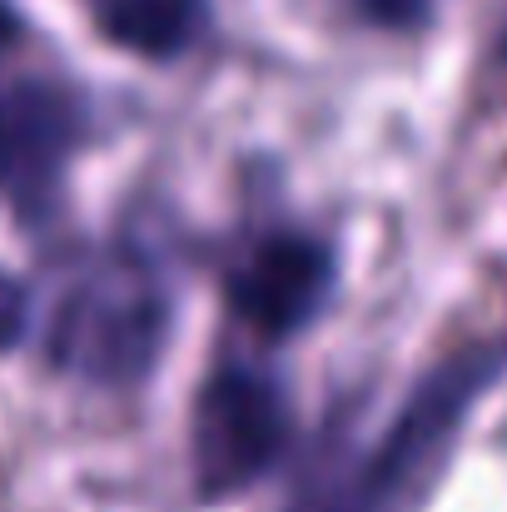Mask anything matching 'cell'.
<instances>
[{
	"label": "cell",
	"instance_id": "1",
	"mask_svg": "<svg viewBox=\"0 0 507 512\" xmlns=\"http://www.w3.org/2000/svg\"><path fill=\"white\" fill-rule=\"evenodd\" d=\"M507 378V339L468 343L423 368L383 418L334 423L284 512H423L473 413Z\"/></svg>",
	"mask_w": 507,
	"mask_h": 512
},
{
	"label": "cell",
	"instance_id": "2",
	"mask_svg": "<svg viewBox=\"0 0 507 512\" xmlns=\"http://www.w3.org/2000/svg\"><path fill=\"white\" fill-rule=\"evenodd\" d=\"M179 299L165 259L140 239H110L75 264L45 319V363L85 388L130 393L160 373Z\"/></svg>",
	"mask_w": 507,
	"mask_h": 512
},
{
	"label": "cell",
	"instance_id": "3",
	"mask_svg": "<svg viewBox=\"0 0 507 512\" xmlns=\"http://www.w3.org/2000/svg\"><path fill=\"white\" fill-rule=\"evenodd\" d=\"M294 398L284 378L244 353L214 358L189 403V473L204 508L259 488L294 448Z\"/></svg>",
	"mask_w": 507,
	"mask_h": 512
},
{
	"label": "cell",
	"instance_id": "4",
	"mask_svg": "<svg viewBox=\"0 0 507 512\" xmlns=\"http://www.w3.org/2000/svg\"><path fill=\"white\" fill-rule=\"evenodd\" d=\"M334 294L338 249L304 224H264L224 264V304L264 348L309 334L329 314Z\"/></svg>",
	"mask_w": 507,
	"mask_h": 512
},
{
	"label": "cell",
	"instance_id": "5",
	"mask_svg": "<svg viewBox=\"0 0 507 512\" xmlns=\"http://www.w3.org/2000/svg\"><path fill=\"white\" fill-rule=\"evenodd\" d=\"M85 140L90 105L70 80L25 75L0 90V199L20 224H40L60 209Z\"/></svg>",
	"mask_w": 507,
	"mask_h": 512
},
{
	"label": "cell",
	"instance_id": "6",
	"mask_svg": "<svg viewBox=\"0 0 507 512\" xmlns=\"http://www.w3.org/2000/svg\"><path fill=\"white\" fill-rule=\"evenodd\" d=\"M85 10L105 45L150 65L184 60L214 25V0H85Z\"/></svg>",
	"mask_w": 507,
	"mask_h": 512
},
{
	"label": "cell",
	"instance_id": "7",
	"mask_svg": "<svg viewBox=\"0 0 507 512\" xmlns=\"http://www.w3.org/2000/svg\"><path fill=\"white\" fill-rule=\"evenodd\" d=\"M353 20L373 25V30H398V35H413L433 20L438 0H343Z\"/></svg>",
	"mask_w": 507,
	"mask_h": 512
},
{
	"label": "cell",
	"instance_id": "8",
	"mask_svg": "<svg viewBox=\"0 0 507 512\" xmlns=\"http://www.w3.org/2000/svg\"><path fill=\"white\" fill-rule=\"evenodd\" d=\"M35 324V299H30V284L10 269H0V358L15 353L25 334Z\"/></svg>",
	"mask_w": 507,
	"mask_h": 512
},
{
	"label": "cell",
	"instance_id": "9",
	"mask_svg": "<svg viewBox=\"0 0 507 512\" xmlns=\"http://www.w3.org/2000/svg\"><path fill=\"white\" fill-rule=\"evenodd\" d=\"M25 35H30V20H25V10L15 5V0H0V65L25 45Z\"/></svg>",
	"mask_w": 507,
	"mask_h": 512
},
{
	"label": "cell",
	"instance_id": "10",
	"mask_svg": "<svg viewBox=\"0 0 507 512\" xmlns=\"http://www.w3.org/2000/svg\"><path fill=\"white\" fill-rule=\"evenodd\" d=\"M498 60H503V70H507V30H503V45H498Z\"/></svg>",
	"mask_w": 507,
	"mask_h": 512
}]
</instances>
